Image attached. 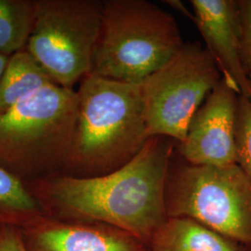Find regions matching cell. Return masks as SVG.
Listing matches in <instances>:
<instances>
[{"instance_id":"6da1fadb","label":"cell","mask_w":251,"mask_h":251,"mask_svg":"<svg viewBox=\"0 0 251 251\" xmlns=\"http://www.w3.org/2000/svg\"><path fill=\"white\" fill-rule=\"evenodd\" d=\"M175 144L153 136L130 161L105 175L57 173L25 182L46 216L110 225L148 245L168 218L166 191Z\"/></svg>"},{"instance_id":"7a4b0ae2","label":"cell","mask_w":251,"mask_h":251,"mask_svg":"<svg viewBox=\"0 0 251 251\" xmlns=\"http://www.w3.org/2000/svg\"><path fill=\"white\" fill-rule=\"evenodd\" d=\"M76 92L72 144L61 174L105 175L130 161L151 138L140 84L90 74Z\"/></svg>"},{"instance_id":"3957f363","label":"cell","mask_w":251,"mask_h":251,"mask_svg":"<svg viewBox=\"0 0 251 251\" xmlns=\"http://www.w3.org/2000/svg\"><path fill=\"white\" fill-rule=\"evenodd\" d=\"M77 101L76 90L51 83L0 114V166L25 181L62 173Z\"/></svg>"},{"instance_id":"277c9868","label":"cell","mask_w":251,"mask_h":251,"mask_svg":"<svg viewBox=\"0 0 251 251\" xmlns=\"http://www.w3.org/2000/svg\"><path fill=\"white\" fill-rule=\"evenodd\" d=\"M90 74L141 84L183 46L170 12L147 0H105Z\"/></svg>"},{"instance_id":"5b68a950","label":"cell","mask_w":251,"mask_h":251,"mask_svg":"<svg viewBox=\"0 0 251 251\" xmlns=\"http://www.w3.org/2000/svg\"><path fill=\"white\" fill-rule=\"evenodd\" d=\"M168 217H186L251 246V177L238 164L187 165L169 175Z\"/></svg>"},{"instance_id":"8992f818","label":"cell","mask_w":251,"mask_h":251,"mask_svg":"<svg viewBox=\"0 0 251 251\" xmlns=\"http://www.w3.org/2000/svg\"><path fill=\"white\" fill-rule=\"evenodd\" d=\"M102 10L100 0H36L25 49L54 84L74 90L91 73Z\"/></svg>"},{"instance_id":"52a82bcc","label":"cell","mask_w":251,"mask_h":251,"mask_svg":"<svg viewBox=\"0 0 251 251\" xmlns=\"http://www.w3.org/2000/svg\"><path fill=\"white\" fill-rule=\"evenodd\" d=\"M221 79L205 46L184 43L140 84L150 137L162 136L181 143L194 115Z\"/></svg>"},{"instance_id":"ba28073f","label":"cell","mask_w":251,"mask_h":251,"mask_svg":"<svg viewBox=\"0 0 251 251\" xmlns=\"http://www.w3.org/2000/svg\"><path fill=\"white\" fill-rule=\"evenodd\" d=\"M238 93L222 78L198 108L184 140L180 155L192 166L223 167L237 164L235 125Z\"/></svg>"},{"instance_id":"9c48e42d","label":"cell","mask_w":251,"mask_h":251,"mask_svg":"<svg viewBox=\"0 0 251 251\" xmlns=\"http://www.w3.org/2000/svg\"><path fill=\"white\" fill-rule=\"evenodd\" d=\"M190 20L198 27L205 48L221 75L239 96L251 99V81L243 65L237 1L191 0Z\"/></svg>"},{"instance_id":"30bf717a","label":"cell","mask_w":251,"mask_h":251,"mask_svg":"<svg viewBox=\"0 0 251 251\" xmlns=\"http://www.w3.org/2000/svg\"><path fill=\"white\" fill-rule=\"evenodd\" d=\"M28 251H147V245L110 225L42 216L22 228Z\"/></svg>"},{"instance_id":"8fae6325","label":"cell","mask_w":251,"mask_h":251,"mask_svg":"<svg viewBox=\"0 0 251 251\" xmlns=\"http://www.w3.org/2000/svg\"><path fill=\"white\" fill-rule=\"evenodd\" d=\"M147 251H246L243 245L186 217H168L152 234Z\"/></svg>"},{"instance_id":"7c38bea8","label":"cell","mask_w":251,"mask_h":251,"mask_svg":"<svg viewBox=\"0 0 251 251\" xmlns=\"http://www.w3.org/2000/svg\"><path fill=\"white\" fill-rule=\"evenodd\" d=\"M53 83L26 49L11 55L0 79V114Z\"/></svg>"},{"instance_id":"4fadbf2b","label":"cell","mask_w":251,"mask_h":251,"mask_svg":"<svg viewBox=\"0 0 251 251\" xmlns=\"http://www.w3.org/2000/svg\"><path fill=\"white\" fill-rule=\"evenodd\" d=\"M44 215L26 182L0 166V225L22 229Z\"/></svg>"},{"instance_id":"5bb4252c","label":"cell","mask_w":251,"mask_h":251,"mask_svg":"<svg viewBox=\"0 0 251 251\" xmlns=\"http://www.w3.org/2000/svg\"><path fill=\"white\" fill-rule=\"evenodd\" d=\"M36 15V0H0V55L26 48Z\"/></svg>"},{"instance_id":"9a60e30c","label":"cell","mask_w":251,"mask_h":251,"mask_svg":"<svg viewBox=\"0 0 251 251\" xmlns=\"http://www.w3.org/2000/svg\"><path fill=\"white\" fill-rule=\"evenodd\" d=\"M235 144L237 164L251 177V99L243 96L238 98Z\"/></svg>"},{"instance_id":"2e32d148","label":"cell","mask_w":251,"mask_h":251,"mask_svg":"<svg viewBox=\"0 0 251 251\" xmlns=\"http://www.w3.org/2000/svg\"><path fill=\"white\" fill-rule=\"evenodd\" d=\"M240 53L243 65L251 81V0L237 1Z\"/></svg>"},{"instance_id":"e0dca14e","label":"cell","mask_w":251,"mask_h":251,"mask_svg":"<svg viewBox=\"0 0 251 251\" xmlns=\"http://www.w3.org/2000/svg\"><path fill=\"white\" fill-rule=\"evenodd\" d=\"M0 251H28L21 228L0 225Z\"/></svg>"},{"instance_id":"ac0fdd59","label":"cell","mask_w":251,"mask_h":251,"mask_svg":"<svg viewBox=\"0 0 251 251\" xmlns=\"http://www.w3.org/2000/svg\"><path fill=\"white\" fill-rule=\"evenodd\" d=\"M8 59H9V57H5V56L0 55V79H1V76L3 75V72H4V69L6 67Z\"/></svg>"},{"instance_id":"d6986e66","label":"cell","mask_w":251,"mask_h":251,"mask_svg":"<svg viewBox=\"0 0 251 251\" xmlns=\"http://www.w3.org/2000/svg\"><path fill=\"white\" fill-rule=\"evenodd\" d=\"M250 248H251V249H250V251H251V246H250Z\"/></svg>"}]
</instances>
